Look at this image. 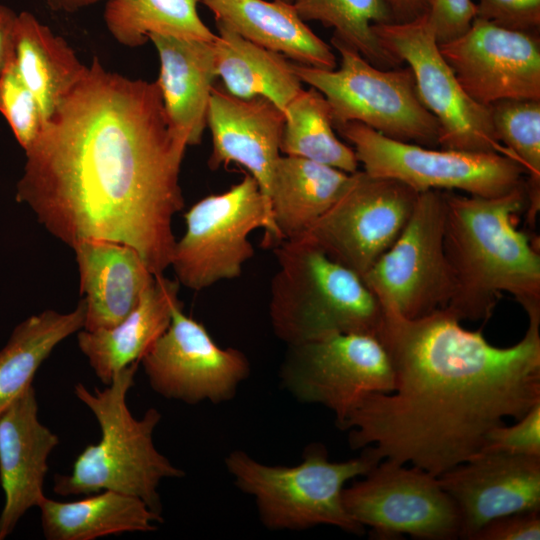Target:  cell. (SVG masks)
Instances as JSON below:
<instances>
[{
    "mask_svg": "<svg viewBox=\"0 0 540 540\" xmlns=\"http://www.w3.org/2000/svg\"><path fill=\"white\" fill-rule=\"evenodd\" d=\"M187 146L156 81L111 72L94 58L25 151L15 198L69 247L125 244L163 275L176 243L173 217L184 207Z\"/></svg>",
    "mask_w": 540,
    "mask_h": 540,
    "instance_id": "cell-1",
    "label": "cell"
},
{
    "mask_svg": "<svg viewBox=\"0 0 540 540\" xmlns=\"http://www.w3.org/2000/svg\"><path fill=\"white\" fill-rule=\"evenodd\" d=\"M460 322L447 308L416 319L384 313L378 338L395 386L366 397L339 426L353 449L438 477L478 455L504 418L540 403V319L509 347Z\"/></svg>",
    "mask_w": 540,
    "mask_h": 540,
    "instance_id": "cell-2",
    "label": "cell"
},
{
    "mask_svg": "<svg viewBox=\"0 0 540 540\" xmlns=\"http://www.w3.org/2000/svg\"><path fill=\"white\" fill-rule=\"evenodd\" d=\"M444 251L453 281L447 306L460 321L487 320L503 292L528 319H540V253L517 228L527 209L525 184L496 197L443 191Z\"/></svg>",
    "mask_w": 540,
    "mask_h": 540,
    "instance_id": "cell-3",
    "label": "cell"
},
{
    "mask_svg": "<svg viewBox=\"0 0 540 540\" xmlns=\"http://www.w3.org/2000/svg\"><path fill=\"white\" fill-rule=\"evenodd\" d=\"M139 362L119 371L110 384L93 392L84 384L74 385L75 396L95 416L100 431L96 444L86 446L75 459L69 474H57L53 490L57 495H89L113 490L142 499L161 514L158 493L165 478L182 477L153 443V432L161 414L148 409L135 418L127 405V395L134 385Z\"/></svg>",
    "mask_w": 540,
    "mask_h": 540,
    "instance_id": "cell-4",
    "label": "cell"
},
{
    "mask_svg": "<svg viewBox=\"0 0 540 540\" xmlns=\"http://www.w3.org/2000/svg\"><path fill=\"white\" fill-rule=\"evenodd\" d=\"M269 316L276 336L295 345L337 333L379 336L384 313L359 275L302 235L275 247Z\"/></svg>",
    "mask_w": 540,
    "mask_h": 540,
    "instance_id": "cell-5",
    "label": "cell"
},
{
    "mask_svg": "<svg viewBox=\"0 0 540 540\" xmlns=\"http://www.w3.org/2000/svg\"><path fill=\"white\" fill-rule=\"evenodd\" d=\"M380 461L366 448L361 456L330 461L326 449H307L294 466H272L236 450L225 459L235 484L253 496L260 520L269 529L301 530L330 525L354 534L364 528L343 503L345 484L367 474Z\"/></svg>",
    "mask_w": 540,
    "mask_h": 540,
    "instance_id": "cell-6",
    "label": "cell"
},
{
    "mask_svg": "<svg viewBox=\"0 0 540 540\" xmlns=\"http://www.w3.org/2000/svg\"><path fill=\"white\" fill-rule=\"evenodd\" d=\"M331 43L341 57L338 69L298 63L293 69L326 98L334 128L358 122L394 140L438 146V121L421 102L409 67L378 68L336 38Z\"/></svg>",
    "mask_w": 540,
    "mask_h": 540,
    "instance_id": "cell-7",
    "label": "cell"
},
{
    "mask_svg": "<svg viewBox=\"0 0 540 540\" xmlns=\"http://www.w3.org/2000/svg\"><path fill=\"white\" fill-rule=\"evenodd\" d=\"M184 219L170 266L179 284L194 291L239 277L254 256L249 235L256 229L264 231V246L279 245L266 201L248 173L227 191L196 202Z\"/></svg>",
    "mask_w": 540,
    "mask_h": 540,
    "instance_id": "cell-8",
    "label": "cell"
},
{
    "mask_svg": "<svg viewBox=\"0 0 540 540\" xmlns=\"http://www.w3.org/2000/svg\"><path fill=\"white\" fill-rule=\"evenodd\" d=\"M335 129L352 144L363 171L401 181L418 193L461 190L496 197L526 182L521 164L500 153L434 149L388 138L358 122Z\"/></svg>",
    "mask_w": 540,
    "mask_h": 540,
    "instance_id": "cell-9",
    "label": "cell"
},
{
    "mask_svg": "<svg viewBox=\"0 0 540 540\" xmlns=\"http://www.w3.org/2000/svg\"><path fill=\"white\" fill-rule=\"evenodd\" d=\"M444 226L443 191L420 192L402 233L361 278L384 313L416 319L447 308L453 281Z\"/></svg>",
    "mask_w": 540,
    "mask_h": 540,
    "instance_id": "cell-10",
    "label": "cell"
},
{
    "mask_svg": "<svg viewBox=\"0 0 540 540\" xmlns=\"http://www.w3.org/2000/svg\"><path fill=\"white\" fill-rule=\"evenodd\" d=\"M281 379L298 400L331 410L338 426L366 397L390 393L395 386L385 346L365 333H337L288 345Z\"/></svg>",
    "mask_w": 540,
    "mask_h": 540,
    "instance_id": "cell-11",
    "label": "cell"
},
{
    "mask_svg": "<svg viewBox=\"0 0 540 540\" xmlns=\"http://www.w3.org/2000/svg\"><path fill=\"white\" fill-rule=\"evenodd\" d=\"M372 28L382 46L411 69L421 102L438 121V146L513 158L495 136L489 106L477 103L464 91L441 54L427 14Z\"/></svg>",
    "mask_w": 540,
    "mask_h": 540,
    "instance_id": "cell-12",
    "label": "cell"
},
{
    "mask_svg": "<svg viewBox=\"0 0 540 540\" xmlns=\"http://www.w3.org/2000/svg\"><path fill=\"white\" fill-rule=\"evenodd\" d=\"M418 195L401 181L357 170L304 235L362 278L402 233Z\"/></svg>",
    "mask_w": 540,
    "mask_h": 540,
    "instance_id": "cell-13",
    "label": "cell"
},
{
    "mask_svg": "<svg viewBox=\"0 0 540 540\" xmlns=\"http://www.w3.org/2000/svg\"><path fill=\"white\" fill-rule=\"evenodd\" d=\"M363 477L344 488L343 503L352 519L370 527L377 538L460 537L458 509L438 477L391 460L380 461Z\"/></svg>",
    "mask_w": 540,
    "mask_h": 540,
    "instance_id": "cell-14",
    "label": "cell"
},
{
    "mask_svg": "<svg viewBox=\"0 0 540 540\" xmlns=\"http://www.w3.org/2000/svg\"><path fill=\"white\" fill-rule=\"evenodd\" d=\"M140 362L155 392L188 404L230 400L250 372L240 350L220 347L182 305Z\"/></svg>",
    "mask_w": 540,
    "mask_h": 540,
    "instance_id": "cell-15",
    "label": "cell"
},
{
    "mask_svg": "<svg viewBox=\"0 0 540 540\" xmlns=\"http://www.w3.org/2000/svg\"><path fill=\"white\" fill-rule=\"evenodd\" d=\"M439 49L477 103L540 100L539 32L511 30L475 17L464 34Z\"/></svg>",
    "mask_w": 540,
    "mask_h": 540,
    "instance_id": "cell-16",
    "label": "cell"
},
{
    "mask_svg": "<svg viewBox=\"0 0 540 540\" xmlns=\"http://www.w3.org/2000/svg\"><path fill=\"white\" fill-rule=\"evenodd\" d=\"M460 516V539L514 513L540 511V457L481 452L438 476Z\"/></svg>",
    "mask_w": 540,
    "mask_h": 540,
    "instance_id": "cell-17",
    "label": "cell"
},
{
    "mask_svg": "<svg viewBox=\"0 0 540 540\" xmlns=\"http://www.w3.org/2000/svg\"><path fill=\"white\" fill-rule=\"evenodd\" d=\"M284 124V112L271 101L239 98L224 88L213 87L207 112L212 136L209 166L217 169L236 163L247 169L258 183L269 212L271 181L280 157Z\"/></svg>",
    "mask_w": 540,
    "mask_h": 540,
    "instance_id": "cell-18",
    "label": "cell"
},
{
    "mask_svg": "<svg viewBox=\"0 0 540 540\" xmlns=\"http://www.w3.org/2000/svg\"><path fill=\"white\" fill-rule=\"evenodd\" d=\"M38 410L31 386L0 414V484L4 492L0 540L7 538L22 516L45 498L48 457L60 440L40 422Z\"/></svg>",
    "mask_w": 540,
    "mask_h": 540,
    "instance_id": "cell-19",
    "label": "cell"
},
{
    "mask_svg": "<svg viewBox=\"0 0 540 540\" xmlns=\"http://www.w3.org/2000/svg\"><path fill=\"white\" fill-rule=\"evenodd\" d=\"M72 249L84 295L83 329L97 331L121 322L138 304L155 275L132 247L107 240H82Z\"/></svg>",
    "mask_w": 540,
    "mask_h": 540,
    "instance_id": "cell-20",
    "label": "cell"
},
{
    "mask_svg": "<svg viewBox=\"0 0 540 540\" xmlns=\"http://www.w3.org/2000/svg\"><path fill=\"white\" fill-rule=\"evenodd\" d=\"M179 287L177 279L155 276L135 308L117 325L77 332L78 347L103 384H110L123 368L140 362L166 331L174 310L182 305Z\"/></svg>",
    "mask_w": 540,
    "mask_h": 540,
    "instance_id": "cell-21",
    "label": "cell"
},
{
    "mask_svg": "<svg viewBox=\"0 0 540 540\" xmlns=\"http://www.w3.org/2000/svg\"><path fill=\"white\" fill-rule=\"evenodd\" d=\"M160 73L157 79L165 112L171 126L187 144L201 142L207 126V112L217 77L212 42L172 36L150 35Z\"/></svg>",
    "mask_w": 540,
    "mask_h": 540,
    "instance_id": "cell-22",
    "label": "cell"
},
{
    "mask_svg": "<svg viewBox=\"0 0 540 540\" xmlns=\"http://www.w3.org/2000/svg\"><path fill=\"white\" fill-rule=\"evenodd\" d=\"M241 37L278 52L298 64L335 69L331 47L303 21L292 4L276 0H200Z\"/></svg>",
    "mask_w": 540,
    "mask_h": 540,
    "instance_id": "cell-23",
    "label": "cell"
},
{
    "mask_svg": "<svg viewBox=\"0 0 540 540\" xmlns=\"http://www.w3.org/2000/svg\"><path fill=\"white\" fill-rule=\"evenodd\" d=\"M350 176L305 158L280 155L269 196L279 244L304 235L341 195Z\"/></svg>",
    "mask_w": 540,
    "mask_h": 540,
    "instance_id": "cell-24",
    "label": "cell"
},
{
    "mask_svg": "<svg viewBox=\"0 0 540 540\" xmlns=\"http://www.w3.org/2000/svg\"><path fill=\"white\" fill-rule=\"evenodd\" d=\"M13 60L38 101L45 121L87 70L71 46L28 11L17 16Z\"/></svg>",
    "mask_w": 540,
    "mask_h": 540,
    "instance_id": "cell-25",
    "label": "cell"
},
{
    "mask_svg": "<svg viewBox=\"0 0 540 540\" xmlns=\"http://www.w3.org/2000/svg\"><path fill=\"white\" fill-rule=\"evenodd\" d=\"M38 508L48 540H94L124 532H149L163 521L142 499L113 490L69 502L45 497Z\"/></svg>",
    "mask_w": 540,
    "mask_h": 540,
    "instance_id": "cell-26",
    "label": "cell"
},
{
    "mask_svg": "<svg viewBox=\"0 0 540 540\" xmlns=\"http://www.w3.org/2000/svg\"><path fill=\"white\" fill-rule=\"evenodd\" d=\"M213 41L217 77L224 89L239 98L262 97L283 112L302 89L293 63L284 55L259 46L216 22Z\"/></svg>",
    "mask_w": 540,
    "mask_h": 540,
    "instance_id": "cell-27",
    "label": "cell"
},
{
    "mask_svg": "<svg viewBox=\"0 0 540 540\" xmlns=\"http://www.w3.org/2000/svg\"><path fill=\"white\" fill-rule=\"evenodd\" d=\"M85 303L69 312L47 309L19 323L0 349V414L32 386L53 350L84 327Z\"/></svg>",
    "mask_w": 540,
    "mask_h": 540,
    "instance_id": "cell-28",
    "label": "cell"
},
{
    "mask_svg": "<svg viewBox=\"0 0 540 540\" xmlns=\"http://www.w3.org/2000/svg\"><path fill=\"white\" fill-rule=\"evenodd\" d=\"M200 0H107L104 22L121 45L138 47L158 34L212 42L216 38L198 14Z\"/></svg>",
    "mask_w": 540,
    "mask_h": 540,
    "instance_id": "cell-29",
    "label": "cell"
},
{
    "mask_svg": "<svg viewBox=\"0 0 540 540\" xmlns=\"http://www.w3.org/2000/svg\"><path fill=\"white\" fill-rule=\"evenodd\" d=\"M280 145L284 155L305 158L352 174L359 162L352 147L334 132L330 106L315 88H303L284 110Z\"/></svg>",
    "mask_w": 540,
    "mask_h": 540,
    "instance_id": "cell-30",
    "label": "cell"
},
{
    "mask_svg": "<svg viewBox=\"0 0 540 540\" xmlns=\"http://www.w3.org/2000/svg\"><path fill=\"white\" fill-rule=\"evenodd\" d=\"M303 21H318L333 28V37L357 51L378 68L398 67L401 62L388 52L372 25L395 23L387 0H292Z\"/></svg>",
    "mask_w": 540,
    "mask_h": 540,
    "instance_id": "cell-31",
    "label": "cell"
},
{
    "mask_svg": "<svg viewBox=\"0 0 540 540\" xmlns=\"http://www.w3.org/2000/svg\"><path fill=\"white\" fill-rule=\"evenodd\" d=\"M497 140L528 175L527 217L534 225L540 208V100L505 99L489 106Z\"/></svg>",
    "mask_w": 540,
    "mask_h": 540,
    "instance_id": "cell-32",
    "label": "cell"
},
{
    "mask_svg": "<svg viewBox=\"0 0 540 540\" xmlns=\"http://www.w3.org/2000/svg\"><path fill=\"white\" fill-rule=\"evenodd\" d=\"M0 112L17 142L26 151L40 135L45 119L13 59L0 73Z\"/></svg>",
    "mask_w": 540,
    "mask_h": 540,
    "instance_id": "cell-33",
    "label": "cell"
},
{
    "mask_svg": "<svg viewBox=\"0 0 540 540\" xmlns=\"http://www.w3.org/2000/svg\"><path fill=\"white\" fill-rule=\"evenodd\" d=\"M518 420L515 425L501 424L492 429L481 452L540 457V403Z\"/></svg>",
    "mask_w": 540,
    "mask_h": 540,
    "instance_id": "cell-34",
    "label": "cell"
},
{
    "mask_svg": "<svg viewBox=\"0 0 540 540\" xmlns=\"http://www.w3.org/2000/svg\"><path fill=\"white\" fill-rule=\"evenodd\" d=\"M476 17L503 28L539 32L540 0H478Z\"/></svg>",
    "mask_w": 540,
    "mask_h": 540,
    "instance_id": "cell-35",
    "label": "cell"
},
{
    "mask_svg": "<svg viewBox=\"0 0 540 540\" xmlns=\"http://www.w3.org/2000/svg\"><path fill=\"white\" fill-rule=\"evenodd\" d=\"M475 17L471 0H429L427 20L438 45L464 34Z\"/></svg>",
    "mask_w": 540,
    "mask_h": 540,
    "instance_id": "cell-36",
    "label": "cell"
},
{
    "mask_svg": "<svg viewBox=\"0 0 540 540\" xmlns=\"http://www.w3.org/2000/svg\"><path fill=\"white\" fill-rule=\"evenodd\" d=\"M540 511L514 513L490 521L471 540H539Z\"/></svg>",
    "mask_w": 540,
    "mask_h": 540,
    "instance_id": "cell-37",
    "label": "cell"
},
{
    "mask_svg": "<svg viewBox=\"0 0 540 540\" xmlns=\"http://www.w3.org/2000/svg\"><path fill=\"white\" fill-rule=\"evenodd\" d=\"M18 14L0 3V73L12 61Z\"/></svg>",
    "mask_w": 540,
    "mask_h": 540,
    "instance_id": "cell-38",
    "label": "cell"
},
{
    "mask_svg": "<svg viewBox=\"0 0 540 540\" xmlns=\"http://www.w3.org/2000/svg\"><path fill=\"white\" fill-rule=\"evenodd\" d=\"M395 23L409 22L428 13L429 0H387Z\"/></svg>",
    "mask_w": 540,
    "mask_h": 540,
    "instance_id": "cell-39",
    "label": "cell"
},
{
    "mask_svg": "<svg viewBox=\"0 0 540 540\" xmlns=\"http://www.w3.org/2000/svg\"><path fill=\"white\" fill-rule=\"evenodd\" d=\"M103 0H46L48 6L61 12H75Z\"/></svg>",
    "mask_w": 540,
    "mask_h": 540,
    "instance_id": "cell-40",
    "label": "cell"
},
{
    "mask_svg": "<svg viewBox=\"0 0 540 540\" xmlns=\"http://www.w3.org/2000/svg\"><path fill=\"white\" fill-rule=\"evenodd\" d=\"M276 1H281V2H284V3H290L292 2V0H276Z\"/></svg>",
    "mask_w": 540,
    "mask_h": 540,
    "instance_id": "cell-41",
    "label": "cell"
}]
</instances>
